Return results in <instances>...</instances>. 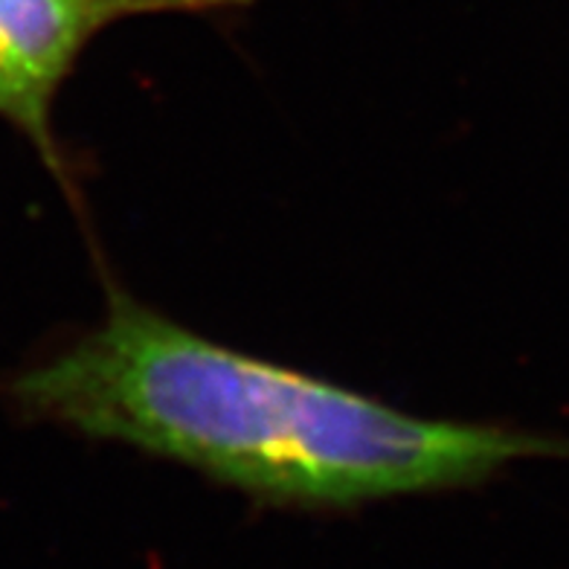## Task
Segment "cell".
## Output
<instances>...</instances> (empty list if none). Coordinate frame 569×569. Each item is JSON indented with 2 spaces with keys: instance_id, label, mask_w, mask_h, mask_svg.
<instances>
[{
  "instance_id": "1",
  "label": "cell",
  "mask_w": 569,
  "mask_h": 569,
  "mask_svg": "<svg viewBox=\"0 0 569 569\" xmlns=\"http://www.w3.org/2000/svg\"><path fill=\"white\" fill-rule=\"evenodd\" d=\"M32 421L172 459L273 502L355 506L477 486L569 439L410 416L207 340L108 288V317L9 383Z\"/></svg>"
},
{
  "instance_id": "2",
  "label": "cell",
  "mask_w": 569,
  "mask_h": 569,
  "mask_svg": "<svg viewBox=\"0 0 569 569\" xmlns=\"http://www.w3.org/2000/svg\"><path fill=\"white\" fill-rule=\"evenodd\" d=\"M250 0H0V120L36 146L38 158L70 189L68 163L53 131L61 84L84 47L111 23L142 16H210Z\"/></svg>"
}]
</instances>
